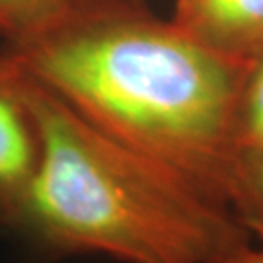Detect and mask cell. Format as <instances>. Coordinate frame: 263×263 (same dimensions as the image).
Instances as JSON below:
<instances>
[{
    "label": "cell",
    "instance_id": "cell-4",
    "mask_svg": "<svg viewBox=\"0 0 263 263\" xmlns=\"http://www.w3.org/2000/svg\"><path fill=\"white\" fill-rule=\"evenodd\" d=\"M39 133L16 78L0 61V224H6L37 172Z\"/></svg>",
    "mask_w": 263,
    "mask_h": 263
},
{
    "label": "cell",
    "instance_id": "cell-3",
    "mask_svg": "<svg viewBox=\"0 0 263 263\" xmlns=\"http://www.w3.org/2000/svg\"><path fill=\"white\" fill-rule=\"evenodd\" d=\"M170 22L218 55L250 61L263 51V0H178Z\"/></svg>",
    "mask_w": 263,
    "mask_h": 263
},
{
    "label": "cell",
    "instance_id": "cell-6",
    "mask_svg": "<svg viewBox=\"0 0 263 263\" xmlns=\"http://www.w3.org/2000/svg\"><path fill=\"white\" fill-rule=\"evenodd\" d=\"M228 207L248 236L263 246V152L238 158Z\"/></svg>",
    "mask_w": 263,
    "mask_h": 263
},
{
    "label": "cell",
    "instance_id": "cell-2",
    "mask_svg": "<svg viewBox=\"0 0 263 263\" xmlns=\"http://www.w3.org/2000/svg\"><path fill=\"white\" fill-rule=\"evenodd\" d=\"M2 63L16 78L41 144L37 172L4 226L33 248L51 257L218 263L250 244L226 207L105 137L47 88Z\"/></svg>",
    "mask_w": 263,
    "mask_h": 263
},
{
    "label": "cell",
    "instance_id": "cell-7",
    "mask_svg": "<svg viewBox=\"0 0 263 263\" xmlns=\"http://www.w3.org/2000/svg\"><path fill=\"white\" fill-rule=\"evenodd\" d=\"M66 0H0V35L16 43L45 28Z\"/></svg>",
    "mask_w": 263,
    "mask_h": 263
},
{
    "label": "cell",
    "instance_id": "cell-5",
    "mask_svg": "<svg viewBox=\"0 0 263 263\" xmlns=\"http://www.w3.org/2000/svg\"><path fill=\"white\" fill-rule=\"evenodd\" d=\"M232 142L238 158L263 152V51L246 65L232 117Z\"/></svg>",
    "mask_w": 263,
    "mask_h": 263
},
{
    "label": "cell",
    "instance_id": "cell-1",
    "mask_svg": "<svg viewBox=\"0 0 263 263\" xmlns=\"http://www.w3.org/2000/svg\"><path fill=\"white\" fill-rule=\"evenodd\" d=\"M0 59L230 211L232 117L248 61L199 45L144 0H66L55 20L8 43Z\"/></svg>",
    "mask_w": 263,
    "mask_h": 263
},
{
    "label": "cell",
    "instance_id": "cell-8",
    "mask_svg": "<svg viewBox=\"0 0 263 263\" xmlns=\"http://www.w3.org/2000/svg\"><path fill=\"white\" fill-rule=\"evenodd\" d=\"M218 263H263V246L254 248V246L246 244L230 255H226Z\"/></svg>",
    "mask_w": 263,
    "mask_h": 263
}]
</instances>
